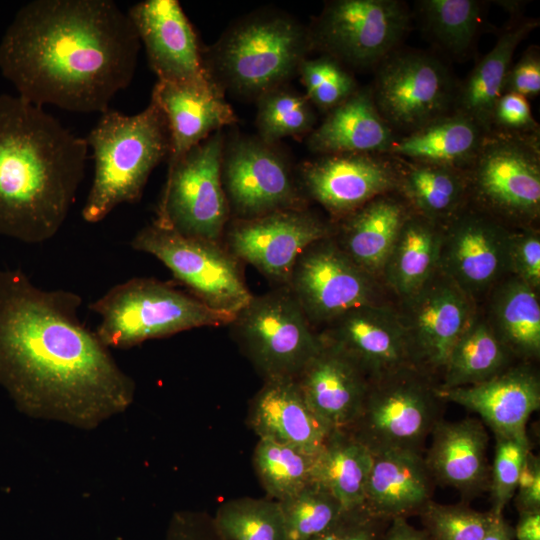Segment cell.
I'll return each instance as SVG.
<instances>
[{"label": "cell", "mask_w": 540, "mask_h": 540, "mask_svg": "<svg viewBox=\"0 0 540 540\" xmlns=\"http://www.w3.org/2000/svg\"><path fill=\"white\" fill-rule=\"evenodd\" d=\"M279 504L286 540H311L347 512L331 493L313 482Z\"/></svg>", "instance_id": "cell-41"}, {"label": "cell", "mask_w": 540, "mask_h": 540, "mask_svg": "<svg viewBox=\"0 0 540 540\" xmlns=\"http://www.w3.org/2000/svg\"><path fill=\"white\" fill-rule=\"evenodd\" d=\"M81 304L0 269V386L31 417L92 430L126 411L135 383L81 321Z\"/></svg>", "instance_id": "cell-1"}, {"label": "cell", "mask_w": 540, "mask_h": 540, "mask_svg": "<svg viewBox=\"0 0 540 540\" xmlns=\"http://www.w3.org/2000/svg\"><path fill=\"white\" fill-rule=\"evenodd\" d=\"M389 522L365 509L347 511L336 524L311 540H382Z\"/></svg>", "instance_id": "cell-47"}, {"label": "cell", "mask_w": 540, "mask_h": 540, "mask_svg": "<svg viewBox=\"0 0 540 540\" xmlns=\"http://www.w3.org/2000/svg\"><path fill=\"white\" fill-rule=\"evenodd\" d=\"M151 100L168 123L169 166L213 133L237 122L223 90L213 79L185 84L157 81Z\"/></svg>", "instance_id": "cell-23"}, {"label": "cell", "mask_w": 540, "mask_h": 540, "mask_svg": "<svg viewBox=\"0 0 540 540\" xmlns=\"http://www.w3.org/2000/svg\"><path fill=\"white\" fill-rule=\"evenodd\" d=\"M417 11L423 28L445 53L465 59L476 43L484 2L478 0H421Z\"/></svg>", "instance_id": "cell-37"}, {"label": "cell", "mask_w": 540, "mask_h": 540, "mask_svg": "<svg viewBox=\"0 0 540 540\" xmlns=\"http://www.w3.org/2000/svg\"><path fill=\"white\" fill-rule=\"evenodd\" d=\"M396 137L378 112L369 86L358 88L330 110L323 122L310 132L307 146L319 155L386 154Z\"/></svg>", "instance_id": "cell-29"}, {"label": "cell", "mask_w": 540, "mask_h": 540, "mask_svg": "<svg viewBox=\"0 0 540 540\" xmlns=\"http://www.w3.org/2000/svg\"><path fill=\"white\" fill-rule=\"evenodd\" d=\"M510 231L501 221L467 204L443 224L438 268L475 302L508 271Z\"/></svg>", "instance_id": "cell-18"}, {"label": "cell", "mask_w": 540, "mask_h": 540, "mask_svg": "<svg viewBox=\"0 0 540 540\" xmlns=\"http://www.w3.org/2000/svg\"><path fill=\"white\" fill-rule=\"evenodd\" d=\"M248 424L259 439L316 454L334 431L307 404L293 377L265 379L254 396Z\"/></svg>", "instance_id": "cell-25"}, {"label": "cell", "mask_w": 540, "mask_h": 540, "mask_svg": "<svg viewBox=\"0 0 540 540\" xmlns=\"http://www.w3.org/2000/svg\"><path fill=\"white\" fill-rule=\"evenodd\" d=\"M399 0H334L310 28L313 49L355 68L377 67L400 48L411 27Z\"/></svg>", "instance_id": "cell-11"}, {"label": "cell", "mask_w": 540, "mask_h": 540, "mask_svg": "<svg viewBox=\"0 0 540 540\" xmlns=\"http://www.w3.org/2000/svg\"><path fill=\"white\" fill-rule=\"evenodd\" d=\"M127 13L158 81L185 84L212 79L197 35L177 0H145Z\"/></svg>", "instance_id": "cell-21"}, {"label": "cell", "mask_w": 540, "mask_h": 540, "mask_svg": "<svg viewBox=\"0 0 540 540\" xmlns=\"http://www.w3.org/2000/svg\"><path fill=\"white\" fill-rule=\"evenodd\" d=\"M287 286L311 324H328L353 308L382 303L377 279L358 267L332 236L299 256Z\"/></svg>", "instance_id": "cell-15"}, {"label": "cell", "mask_w": 540, "mask_h": 540, "mask_svg": "<svg viewBox=\"0 0 540 540\" xmlns=\"http://www.w3.org/2000/svg\"><path fill=\"white\" fill-rule=\"evenodd\" d=\"M430 437L431 444L424 458L435 483L450 486L467 498L489 489V436L481 420L441 419Z\"/></svg>", "instance_id": "cell-26"}, {"label": "cell", "mask_w": 540, "mask_h": 540, "mask_svg": "<svg viewBox=\"0 0 540 540\" xmlns=\"http://www.w3.org/2000/svg\"><path fill=\"white\" fill-rule=\"evenodd\" d=\"M372 461L369 449L347 430H334L314 456L310 482L331 493L346 511L364 509Z\"/></svg>", "instance_id": "cell-34"}, {"label": "cell", "mask_w": 540, "mask_h": 540, "mask_svg": "<svg viewBox=\"0 0 540 540\" xmlns=\"http://www.w3.org/2000/svg\"><path fill=\"white\" fill-rule=\"evenodd\" d=\"M131 247L161 261L189 293L214 310L237 315L252 297L237 258L218 241L182 235L153 222L137 232Z\"/></svg>", "instance_id": "cell-9"}, {"label": "cell", "mask_w": 540, "mask_h": 540, "mask_svg": "<svg viewBox=\"0 0 540 540\" xmlns=\"http://www.w3.org/2000/svg\"><path fill=\"white\" fill-rule=\"evenodd\" d=\"M397 310L414 368L442 376L456 341L476 315L474 301L439 268Z\"/></svg>", "instance_id": "cell-14"}, {"label": "cell", "mask_w": 540, "mask_h": 540, "mask_svg": "<svg viewBox=\"0 0 540 540\" xmlns=\"http://www.w3.org/2000/svg\"><path fill=\"white\" fill-rule=\"evenodd\" d=\"M488 320L500 341L515 356L537 358L540 354V304L537 291L512 276L497 284Z\"/></svg>", "instance_id": "cell-35"}, {"label": "cell", "mask_w": 540, "mask_h": 540, "mask_svg": "<svg viewBox=\"0 0 540 540\" xmlns=\"http://www.w3.org/2000/svg\"><path fill=\"white\" fill-rule=\"evenodd\" d=\"M443 224L414 212L404 222L382 276L401 299L420 289L438 269Z\"/></svg>", "instance_id": "cell-32"}, {"label": "cell", "mask_w": 540, "mask_h": 540, "mask_svg": "<svg viewBox=\"0 0 540 540\" xmlns=\"http://www.w3.org/2000/svg\"><path fill=\"white\" fill-rule=\"evenodd\" d=\"M539 25L535 18L513 21L499 35L493 48L458 83L453 110L476 122L486 133L491 131L494 107L503 94L507 72L518 45Z\"/></svg>", "instance_id": "cell-31"}, {"label": "cell", "mask_w": 540, "mask_h": 540, "mask_svg": "<svg viewBox=\"0 0 540 540\" xmlns=\"http://www.w3.org/2000/svg\"><path fill=\"white\" fill-rule=\"evenodd\" d=\"M296 381L311 410L332 430H345L355 421L370 384L351 359L323 342Z\"/></svg>", "instance_id": "cell-24"}, {"label": "cell", "mask_w": 540, "mask_h": 540, "mask_svg": "<svg viewBox=\"0 0 540 540\" xmlns=\"http://www.w3.org/2000/svg\"><path fill=\"white\" fill-rule=\"evenodd\" d=\"M514 536L517 540H540V511L519 514Z\"/></svg>", "instance_id": "cell-52"}, {"label": "cell", "mask_w": 540, "mask_h": 540, "mask_svg": "<svg viewBox=\"0 0 540 540\" xmlns=\"http://www.w3.org/2000/svg\"><path fill=\"white\" fill-rule=\"evenodd\" d=\"M334 231L333 226L304 208L285 209L236 220L227 233V241L237 259L287 286L299 256Z\"/></svg>", "instance_id": "cell-17"}, {"label": "cell", "mask_w": 540, "mask_h": 540, "mask_svg": "<svg viewBox=\"0 0 540 540\" xmlns=\"http://www.w3.org/2000/svg\"><path fill=\"white\" fill-rule=\"evenodd\" d=\"M486 134L472 119L452 110L409 133L397 135L386 154L466 170Z\"/></svg>", "instance_id": "cell-30"}, {"label": "cell", "mask_w": 540, "mask_h": 540, "mask_svg": "<svg viewBox=\"0 0 540 540\" xmlns=\"http://www.w3.org/2000/svg\"><path fill=\"white\" fill-rule=\"evenodd\" d=\"M514 527H512L504 518L499 516L494 526L485 535L482 540H514Z\"/></svg>", "instance_id": "cell-53"}, {"label": "cell", "mask_w": 540, "mask_h": 540, "mask_svg": "<svg viewBox=\"0 0 540 540\" xmlns=\"http://www.w3.org/2000/svg\"><path fill=\"white\" fill-rule=\"evenodd\" d=\"M399 158L388 154L320 155L305 162L301 178L308 195L341 219L372 199L397 192Z\"/></svg>", "instance_id": "cell-19"}, {"label": "cell", "mask_w": 540, "mask_h": 540, "mask_svg": "<svg viewBox=\"0 0 540 540\" xmlns=\"http://www.w3.org/2000/svg\"><path fill=\"white\" fill-rule=\"evenodd\" d=\"M259 139L273 145L284 137L310 133L315 123L312 104L305 95L281 86L257 98Z\"/></svg>", "instance_id": "cell-40"}, {"label": "cell", "mask_w": 540, "mask_h": 540, "mask_svg": "<svg viewBox=\"0 0 540 540\" xmlns=\"http://www.w3.org/2000/svg\"><path fill=\"white\" fill-rule=\"evenodd\" d=\"M220 132L169 166L155 224L182 235L218 241L229 212L222 183L224 141Z\"/></svg>", "instance_id": "cell-12"}, {"label": "cell", "mask_w": 540, "mask_h": 540, "mask_svg": "<svg viewBox=\"0 0 540 540\" xmlns=\"http://www.w3.org/2000/svg\"><path fill=\"white\" fill-rule=\"evenodd\" d=\"M431 540H482L501 515L429 501L418 513Z\"/></svg>", "instance_id": "cell-42"}, {"label": "cell", "mask_w": 540, "mask_h": 540, "mask_svg": "<svg viewBox=\"0 0 540 540\" xmlns=\"http://www.w3.org/2000/svg\"><path fill=\"white\" fill-rule=\"evenodd\" d=\"M519 514L540 511V459L528 450L515 491Z\"/></svg>", "instance_id": "cell-50"}, {"label": "cell", "mask_w": 540, "mask_h": 540, "mask_svg": "<svg viewBox=\"0 0 540 540\" xmlns=\"http://www.w3.org/2000/svg\"><path fill=\"white\" fill-rule=\"evenodd\" d=\"M434 381L407 368L370 381L361 410L347 430L372 455L388 451L423 452L442 419Z\"/></svg>", "instance_id": "cell-8"}, {"label": "cell", "mask_w": 540, "mask_h": 540, "mask_svg": "<svg viewBox=\"0 0 540 540\" xmlns=\"http://www.w3.org/2000/svg\"><path fill=\"white\" fill-rule=\"evenodd\" d=\"M140 39L111 0H35L0 43V69L22 99L103 113L132 81Z\"/></svg>", "instance_id": "cell-2"}, {"label": "cell", "mask_w": 540, "mask_h": 540, "mask_svg": "<svg viewBox=\"0 0 540 540\" xmlns=\"http://www.w3.org/2000/svg\"><path fill=\"white\" fill-rule=\"evenodd\" d=\"M382 540H431L422 529L411 525L407 518H394L390 520L383 534Z\"/></svg>", "instance_id": "cell-51"}, {"label": "cell", "mask_w": 540, "mask_h": 540, "mask_svg": "<svg viewBox=\"0 0 540 540\" xmlns=\"http://www.w3.org/2000/svg\"><path fill=\"white\" fill-rule=\"evenodd\" d=\"M311 50L308 28L285 14L267 12L233 24L204 60L222 90L257 99L298 74Z\"/></svg>", "instance_id": "cell-5"}, {"label": "cell", "mask_w": 540, "mask_h": 540, "mask_svg": "<svg viewBox=\"0 0 540 540\" xmlns=\"http://www.w3.org/2000/svg\"><path fill=\"white\" fill-rule=\"evenodd\" d=\"M397 193L412 212L445 224L468 204L465 170L399 158Z\"/></svg>", "instance_id": "cell-33"}, {"label": "cell", "mask_w": 540, "mask_h": 540, "mask_svg": "<svg viewBox=\"0 0 540 540\" xmlns=\"http://www.w3.org/2000/svg\"><path fill=\"white\" fill-rule=\"evenodd\" d=\"M89 307L100 317L95 333L109 349H127L193 328L231 324L236 318L169 283L143 277L111 287Z\"/></svg>", "instance_id": "cell-6"}, {"label": "cell", "mask_w": 540, "mask_h": 540, "mask_svg": "<svg viewBox=\"0 0 540 540\" xmlns=\"http://www.w3.org/2000/svg\"><path fill=\"white\" fill-rule=\"evenodd\" d=\"M95 172L82 209L88 223L102 221L117 206L141 198L153 169L170 154V132L161 108L151 100L134 115L101 113L86 138Z\"/></svg>", "instance_id": "cell-4"}, {"label": "cell", "mask_w": 540, "mask_h": 540, "mask_svg": "<svg viewBox=\"0 0 540 540\" xmlns=\"http://www.w3.org/2000/svg\"><path fill=\"white\" fill-rule=\"evenodd\" d=\"M212 518L223 540H286L280 504L269 497L228 500Z\"/></svg>", "instance_id": "cell-39"}, {"label": "cell", "mask_w": 540, "mask_h": 540, "mask_svg": "<svg viewBox=\"0 0 540 540\" xmlns=\"http://www.w3.org/2000/svg\"><path fill=\"white\" fill-rule=\"evenodd\" d=\"M503 93H515L525 98L540 93V50L538 46L529 47L521 58L510 66Z\"/></svg>", "instance_id": "cell-48"}, {"label": "cell", "mask_w": 540, "mask_h": 540, "mask_svg": "<svg viewBox=\"0 0 540 540\" xmlns=\"http://www.w3.org/2000/svg\"><path fill=\"white\" fill-rule=\"evenodd\" d=\"M468 204L530 227L540 213V134L491 130L465 170Z\"/></svg>", "instance_id": "cell-7"}, {"label": "cell", "mask_w": 540, "mask_h": 540, "mask_svg": "<svg viewBox=\"0 0 540 540\" xmlns=\"http://www.w3.org/2000/svg\"><path fill=\"white\" fill-rule=\"evenodd\" d=\"M314 456L286 444L259 439L253 466L268 497L279 502L310 483Z\"/></svg>", "instance_id": "cell-38"}, {"label": "cell", "mask_w": 540, "mask_h": 540, "mask_svg": "<svg viewBox=\"0 0 540 540\" xmlns=\"http://www.w3.org/2000/svg\"><path fill=\"white\" fill-rule=\"evenodd\" d=\"M512 354L487 319L476 313L448 356L440 389L482 383L510 367Z\"/></svg>", "instance_id": "cell-36"}, {"label": "cell", "mask_w": 540, "mask_h": 540, "mask_svg": "<svg viewBox=\"0 0 540 540\" xmlns=\"http://www.w3.org/2000/svg\"><path fill=\"white\" fill-rule=\"evenodd\" d=\"M434 484L422 452L397 450L373 455L364 509L388 521L418 515L432 500Z\"/></svg>", "instance_id": "cell-27"}, {"label": "cell", "mask_w": 540, "mask_h": 540, "mask_svg": "<svg viewBox=\"0 0 540 540\" xmlns=\"http://www.w3.org/2000/svg\"><path fill=\"white\" fill-rule=\"evenodd\" d=\"M326 326L321 341L345 354L370 381L414 368L397 310L384 303L353 308Z\"/></svg>", "instance_id": "cell-20"}, {"label": "cell", "mask_w": 540, "mask_h": 540, "mask_svg": "<svg viewBox=\"0 0 540 540\" xmlns=\"http://www.w3.org/2000/svg\"><path fill=\"white\" fill-rule=\"evenodd\" d=\"M411 213L397 192L378 196L339 219L335 241L358 267L378 279Z\"/></svg>", "instance_id": "cell-28"}, {"label": "cell", "mask_w": 540, "mask_h": 540, "mask_svg": "<svg viewBox=\"0 0 540 540\" xmlns=\"http://www.w3.org/2000/svg\"><path fill=\"white\" fill-rule=\"evenodd\" d=\"M221 174L228 205L239 219L304 208L284 157L260 139L237 138L224 148Z\"/></svg>", "instance_id": "cell-16"}, {"label": "cell", "mask_w": 540, "mask_h": 540, "mask_svg": "<svg viewBox=\"0 0 540 540\" xmlns=\"http://www.w3.org/2000/svg\"><path fill=\"white\" fill-rule=\"evenodd\" d=\"M298 74L311 104L329 112L359 87L354 77L334 58L323 55L306 58L299 67Z\"/></svg>", "instance_id": "cell-43"}, {"label": "cell", "mask_w": 540, "mask_h": 540, "mask_svg": "<svg viewBox=\"0 0 540 540\" xmlns=\"http://www.w3.org/2000/svg\"><path fill=\"white\" fill-rule=\"evenodd\" d=\"M443 402L458 404L477 413L495 437L529 443L527 423L540 407V381L528 366L508 367L476 385L435 388Z\"/></svg>", "instance_id": "cell-22"}, {"label": "cell", "mask_w": 540, "mask_h": 540, "mask_svg": "<svg viewBox=\"0 0 540 540\" xmlns=\"http://www.w3.org/2000/svg\"><path fill=\"white\" fill-rule=\"evenodd\" d=\"M491 130L531 134L539 133L527 98L515 93H503L498 99L491 119Z\"/></svg>", "instance_id": "cell-46"}, {"label": "cell", "mask_w": 540, "mask_h": 540, "mask_svg": "<svg viewBox=\"0 0 540 540\" xmlns=\"http://www.w3.org/2000/svg\"><path fill=\"white\" fill-rule=\"evenodd\" d=\"M231 324L265 379L296 378L322 347L319 334L288 286L252 296Z\"/></svg>", "instance_id": "cell-10"}, {"label": "cell", "mask_w": 540, "mask_h": 540, "mask_svg": "<svg viewBox=\"0 0 540 540\" xmlns=\"http://www.w3.org/2000/svg\"><path fill=\"white\" fill-rule=\"evenodd\" d=\"M495 454L490 469L489 489L491 511L503 515L504 508L514 497L529 443L506 437H495Z\"/></svg>", "instance_id": "cell-44"}, {"label": "cell", "mask_w": 540, "mask_h": 540, "mask_svg": "<svg viewBox=\"0 0 540 540\" xmlns=\"http://www.w3.org/2000/svg\"><path fill=\"white\" fill-rule=\"evenodd\" d=\"M457 87L437 56L399 48L376 67L370 89L382 118L402 135L451 112Z\"/></svg>", "instance_id": "cell-13"}, {"label": "cell", "mask_w": 540, "mask_h": 540, "mask_svg": "<svg viewBox=\"0 0 540 540\" xmlns=\"http://www.w3.org/2000/svg\"><path fill=\"white\" fill-rule=\"evenodd\" d=\"M86 138L42 107L0 95V234L28 244L52 239L84 178Z\"/></svg>", "instance_id": "cell-3"}, {"label": "cell", "mask_w": 540, "mask_h": 540, "mask_svg": "<svg viewBox=\"0 0 540 540\" xmlns=\"http://www.w3.org/2000/svg\"><path fill=\"white\" fill-rule=\"evenodd\" d=\"M164 540H223L206 512L178 511L170 519Z\"/></svg>", "instance_id": "cell-49"}, {"label": "cell", "mask_w": 540, "mask_h": 540, "mask_svg": "<svg viewBox=\"0 0 540 540\" xmlns=\"http://www.w3.org/2000/svg\"><path fill=\"white\" fill-rule=\"evenodd\" d=\"M508 271L536 291L540 287V236L530 227L510 231L507 248Z\"/></svg>", "instance_id": "cell-45"}]
</instances>
